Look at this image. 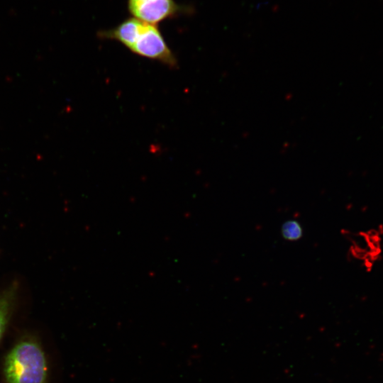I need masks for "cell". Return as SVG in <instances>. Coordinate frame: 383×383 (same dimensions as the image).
<instances>
[{
    "label": "cell",
    "mask_w": 383,
    "mask_h": 383,
    "mask_svg": "<svg viewBox=\"0 0 383 383\" xmlns=\"http://www.w3.org/2000/svg\"><path fill=\"white\" fill-rule=\"evenodd\" d=\"M128 9L133 17L153 25L193 11L174 0H128Z\"/></svg>",
    "instance_id": "obj_3"
},
{
    "label": "cell",
    "mask_w": 383,
    "mask_h": 383,
    "mask_svg": "<svg viewBox=\"0 0 383 383\" xmlns=\"http://www.w3.org/2000/svg\"><path fill=\"white\" fill-rule=\"evenodd\" d=\"M13 292L12 291L0 294V340L5 331L13 306Z\"/></svg>",
    "instance_id": "obj_4"
},
{
    "label": "cell",
    "mask_w": 383,
    "mask_h": 383,
    "mask_svg": "<svg viewBox=\"0 0 383 383\" xmlns=\"http://www.w3.org/2000/svg\"><path fill=\"white\" fill-rule=\"evenodd\" d=\"M281 233L284 240L296 241L302 237L303 229L297 221L288 220L282 225Z\"/></svg>",
    "instance_id": "obj_5"
},
{
    "label": "cell",
    "mask_w": 383,
    "mask_h": 383,
    "mask_svg": "<svg viewBox=\"0 0 383 383\" xmlns=\"http://www.w3.org/2000/svg\"><path fill=\"white\" fill-rule=\"evenodd\" d=\"M47 373L45 354L33 340L18 343L6 358V383H45Z\"/></svg>",
    "instance_id": "obj_1"
},
{
    "label": "cell",
    "mask_w": 383,
    "mask_h": 383,
    "mask_svg": "<svg viewBox=\"0 0 383 383\" xmlns=\"http://www.w3.org/2000/svg\"><path fill=\"white\" fill-rule=\"evenodd\" d=\"M129 50L140 56L160 61L170 67L177 65L176 57L157 25L143 21L135 42Z\"/></svg>",
    "instance_id": "obj_2"
}]
</instances>
